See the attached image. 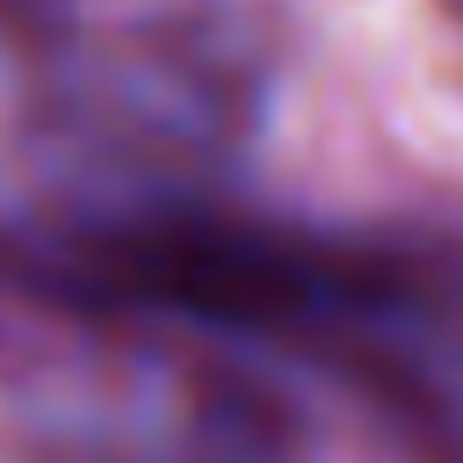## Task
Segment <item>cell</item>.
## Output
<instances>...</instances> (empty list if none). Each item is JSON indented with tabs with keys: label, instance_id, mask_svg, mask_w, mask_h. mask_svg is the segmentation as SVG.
Instances as JSON below:
<instances>
[{
	"label": "cell",
	"instance_id": "obj_1",
	"mask_svg": "<svg viewBox=\"0 0 463 463\" xmlns=\"http://www.w3.org/2000/svg\"><path fill=\"white\" fill-rule=\"evenodd\" d=\"M72 282L130 318L297 347L420 427L463 398V239L304 232L174 195L94 217Z\"/></svg>",
	"mask_w": 463,
	"mask_h": 463
},
{
	"label": "cell",
	"instance_id": "obj_2",
	"mask_svg": "<svg viewBox=\"0 0 463 463\" xmlns=\"http://www.w3.org/2000/svg\"><path fill=\"white\" fill-rule=\"evenodd\" d=\"M14 463H311V412L210 333H116L36 369Z\"/></svg>",
	"mask_w": 463,
	"mask_h": 463
},
{
	"label": "cell",
	"instance_id": "obj_3",
	"mask_svg": "<svg viewBox=\"0 0 463 463\" xmlns=\"http://www.w3.org/2000/svg\"><path fill=\"white\" fill-rule=\"evenodd\" d=\"M65 123L101 152V159H217L246 123H253V87L246 65L224 43H123L94 58L72 94Z\"/></svg>",
	"mask_w": 463,
	"mask_h": 463
}]
</instances>
